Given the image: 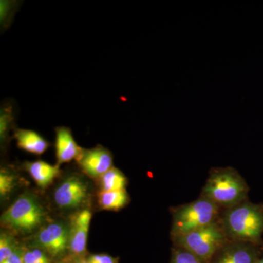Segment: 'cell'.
Instances as JSON below:
<instances>
[{
  "label": "cell",
  "instance_id": "obj_1",
  "mask_svg": "<svg viewBox=\"0 0 263 263\" xmlns=\"http://www.w3.org/2000/svg\"><path fill=\"white\" fill-rule=\"evenodd\" d=\"M220 221L228 239L263 246V203L249 200L223 209Z\"/></svg>",
  "mask_w": 263,
  "mask_h": 263
},
{
  "label": "cell",
  "instance_id": "obj_2",
  "mask_svg": "<svg viewBox=\"0 0 263 263\" xmlns=\"http://www.w3.org/2000/svg\"><path fill=\"white\" fill-rule=\"evenodd\" d=\"M249 187L239 173L232 167H213L200 195L228 209L248 200Z\"/></svg>",
  "mask_w": 263,
  "mask_h": 263
},
{
  "label": "cell",
  "instance_id": "obj_3",
  "mask_svg": "<svg viewBox=\"0 0 263 263\" xmlns=\"http://www.w3.org/2000/svg\"><path fill=\"white\" fill-rule=\"evenodd\" d=\"M171 236L174 238L219 220L223 209L212 200L200 195L197 200L171 208Z\"/></svg>",
  "mask_w": 263,
  "mask_h": 263
},
{
  "label": "cell",
  "instance_id": "obj_4",
  "mask_svg": "<svg viewBox=\"0 0 263 263\" xmlns=\"http://www.w3.org/2000/svg\"><path fill=\"white\" fill-rule=\"evenodd\" d=\"M46 212L41 202L31 194H24L1 216V226L20 234L37 230L44 222Z\"/></svg>",
  "mask_w": 263,
  "mask_h": 263
},
{
  "label": "cell",
  "instance_id": "obj_5",
  "mask_svg": "<svg viewBox=\"0 0 263 263\" xmlns=\"http://www.w3.org/2000/svg\"><path fill=\"white\" fill-rule=\"evenodd\" d=\"M171 239L175 247L186 249L203 262L209 263L216 251L226 243L228 238L219 219Z\"/></svg>",
  "mask_w": 263,
  "mask_h": 263
},
{
  "label": "cell",
  "instance_id": "obj_6",
  "mask_svg": "<svg viewBox=\"0 0 263 263\" xmlns=\"http://www.w3.org/2000/svg\"><path fill=\"white\" fill-rule=\"evenodd\" d=\"M263 246L241 240H227L209 263H256L262 257Z\"/></svg>",
  "mask_w": 263,
  "mask_h": 263
},
{
  "label": "cell",
  "instance_id": "obj_7",
  "mask_svg": "<svg viewBox=\"0 0 263 263\" xmlns=\"http://www.w3.org/2000/svg\"><path fill=\"white\" fill-rule=\"evenodd\" d=\"M34 246L53 257L62 255L69 249V226L55 221L42 227L34 235Z\"/></svg>",
  "mask_w": 263,
  "mask_h": 263
},
{
  "label": "cell",
  "instance_id": "obj_8",
  "mask_svg": "<svg viewBox=\"0 0 263 263\" xmlns=\"http://www.w3.org/2000/svg\"><path fill=\"white\" fill-rule=\"evenodd\" d=\"M89 197L88 185L79 176H71L55 190L53 198L60 209L71 210L82 206Z\"/></svg>",
  "mask_w": 263,
  "mask_h": 263
},
{
  "label": "cell",
  "instance_id": "obj_9",
  "mask_svg": "<svg viewBox=\"0 0 263 263\" xmlns=\"http://www.w3.org/2000/svg\"><path fill=\"white\" fill-rule=\"evenodd\" d=\"M76 162L84 174L93 179H100L113 167V156L108 148L102 146L82 148Z\"/></svg>",
  "mask_w": 263,
  "mask_h": 263
},
{
  "label": "cell",
  "instance_id": "obj_10",
  "mask_svg": "<svg viewBox=\"0 0 263 263\" xmlns=\"http://www.w3.org/2000/svg\"><path fill=\"white\" fill-rule=\"evenodd\" d=\"M91 220L89 210L80 211L71 217L69 224V250L76 256L86 252L88 233Z\"/></svg>",
  "mask_w": 263,
  "mask_h": 263
},
{
  "label": "cell",
  "instance_id": "obj_11",
  "mask_svg": "<svg viewBox=\"0 0 263 263\" xmlns=\"http://www.w3.org/2000/svg\"><path fill=\"white\" fill-rule=\"evenodd\" d=\"M55 149L58 164L67 163L78 158L82 148L77 144L72 131L67 127L55 128Z\"/></svg>",
  "mask_w": 263,
  "mask_h": 263
},
{
  "label": "cell",
  "instance_id": "obj_12",
  "mask_svg": "<svg viewBox=\"0 0 263 263\" xmlns=\"http://www.w3.org/2000/svg\"><path fill=\"white\" fill-rule=\"evenodd\" d=\"M13 136L21 149L35 155H41L47 151L50 143L37 132L16 128Z\"/></svg>",
  "mask_w": 263,
  "mask_h": 263
},
{
  "label": "cell",
  "instance_id": "obj_13",
  "mask_svg": "<svg viewBox=\"0 0 263 263\" xmlns=\"http://www.w3.org/2000/svg\"><path fill=\"white\" fill-rule=\"evenodd\" d=\"M24 167L40 187L46 188L60 174L59 164L52 165L42 160L27 162Z\"/></svg>",
  "mask_w": 263,
  "mask_h": 263
},
{
  "label": "cell",
  "instance_id": "obj_14",
  "mask_svg": "<svg viewBox=\"0 0 263 263\" xmlns=\"http://www.w3.org/2000/svg\"><path fill=\"white\" fill-rule=\"evenodd\" d=\"M129 201V196L126 190L100 191L98 194L99 205L105 210H120L125 207Z\"/></svg>",
  "mask_w": 263,
  "mask_h": 263
},
{
  "label": "cell",
  "instance_id": "obj_15",
  "mask_svg": "<svg viewBox=\"0 0 263 263\" xmlns=\"http://www.w3.org/2000/svg\"><path fill=\"white\" fill-rule=\"evenodd\" d=\"M101 191H121L126 190L127 178L122 171L111 167L100 178Z\"/></svg>",
  "mask_w": 263,
  "mask_h": 263
},
{
  "label": "cell",
  "instance_id": "obj_16",
  "mask_svg": "<svg viewBox=\"0 0 263 263\" xmlns=\"http://www.w3.org/2000/svg\"><path fill=\"white\" fill-rule=\"evenodd\" d=\"M15 108L12 103L2 104L0 109V138L2 143L8 139L10 132L15 130Z\"/></svg>",
  "mask_w": 263,
  "mask_h": 263
},
{
  "label": "cell",
  "instance_id": "obj_17",
  "mask_svg": "<svg viewBox=\"0 0 263 263\" xmlns=\"http://www.w3.org/2000/svg\"><path fill=\"white\" fill-rule=\"evenodd\" d=\"M19 5L20 4L16 1H0V25L2 30H6L10 27L18 9Z\"/></svg>",
  "mask_w": 263,
  "mask_h": 263
},
{
  "label": "cell",
  "instance_id": "obj_18",
  "mask_svg": "<svg viewBox=\"0 0 263 263\" xmlns=\"http://www.w3.org/2000/svg\"><path fill=\"white\" fill-rule=\"evenodd\" d=\"M18 247L13 235L9 233L2 232L0 235V263L8 258Z\"/></svg>",
  "mask_w": 263,
  "mask_h": 263
},
{
  "label": "cell",
  "instance_id": "obj_19",
  "mask_svg": "<svg viewBox=\"0 0 263 263\" xmlns=\"http://www.w3.org/2000/svg\"><path fill=\"white\" fill-rule=\"evenodd\" d=\"M170 263H206L194 255L186 249L175 247L171 250V258Z\"/></svg>",
  "mask_w": 263,
  "mask_h": 263
},
{
  "label": "cell",
  "instance_id": "obj_20",
  "mask_svg": "<svg viewBox=\"0 0 263 263\" xmlns=\"http://www.w3.org/2000/svg\"><path fill=\"white\" fill-rule=\"evenodd\" d=\"M15 177L9 170L2 168L0 171V195L2 197L9 195L15 186Z\"/></svg>",
  "mask_w": 263,
  "mask_h": 263
},
{
  "label": "cell",
  "instance_id": "obj_21",
  "mask_svg": "<svg viewBox=\"0 0 263 263\" xmlns=\"http://www.w3.org/2000/svg\"><path fill=\"white\" fill-rule=\"evenodd\" d=\"M47 254L45 251L40 248L27 249L24 250L23 263H35L40 259L48 258Z\"/></svg>",
  "mask_w": 263,
  "mask_h": 263
},
{
  "label": "cell",
  "instance_id": "obj_22",
  "mask_svg": "<svg viewBox=\"0 0 263 263\" xmlns=\"http://www.w3.org/2000/svg\"><path fill=\"white\" fill-rule=\"evenodd\" d=\"M88 259L91 263H118L117 259L107 254H94Z\"/></svg>",
  "mask_w": 263,
  "mask_h": 263
},
{
  "label": "cell",
  "instance_id": "obj_23",
  "mask_svg": "<svg viewBox=\"0 0 263 263\" xmlns=\"http://www.w3.org/2000/svg\"><path fill=\"white\" fill-rule=\"evenodd\" d=\"M25 249L18 247L8 258L1 263H23V255Z\"/></svg>",
  "mask_w": 263,
  "mask_h": 263
},
{
  "label": "cell",
  "instance_id": "obj_24",
  "mask_svg": "<svg viewBox=\"0 0 263 263\" xmlns=\"http://www.w3.org/2000/svg\"><path fill=\"white\" fill-rule=\"evenodd\" d=\"M35 263H51V260L48 257V258L40 259V260H38Z\"/></svg>",
  "mask_w": 263,
  "mask_h": 263
},
{
  "label": "cell",
  "instance_id": "obj_25",
  "mask_svg": "<svg viewBox=\"0 0 263 263\" xmlns=\"http://www.w3.org/2000/svg\"><path fill=\"white\" fill-rule=\"evenodd\" d=\"M76 263H91L89 262V259H80L78 260Z\"/></svg>",
  "mask_w": 263,
  "mask_h": 263
},
{
  "label": "cell",
  "instance_id": "obj_26",
  "mask_svg": "<svg viewBox=\"0 0 263 263\" xmlns=\"http://www.w3.org/2000/svg\"><path fill=\"white\" fill-rule=\"evenodd\" d=\"M256 263H263V254L262 257H261L260 258H259L258 260H257V262Z\"/></svg>",
  "mask_w": 263,
  "mask_h": 263
}]
</instances>
